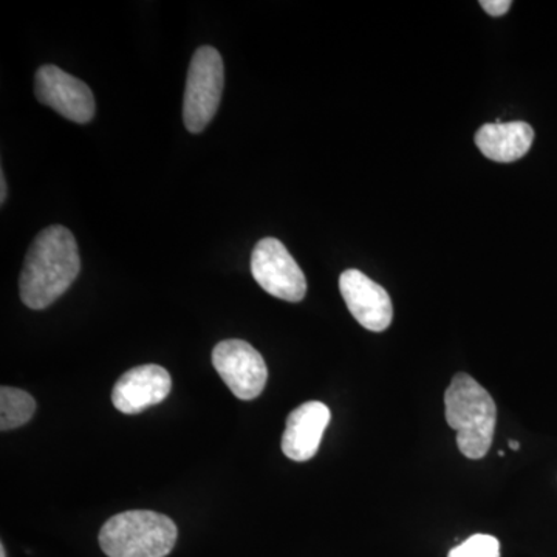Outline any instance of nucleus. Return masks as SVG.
<instances>
[{"label":"nucleus","instance_id":"nucleus-1","mask_svg":"<svg viewBox=\"0 0 557 557\" xmlns=\"http://www.w3.org/2000/svg\"><path fill=\"white\" fill-rule=\"evenodd\" d=\"M81 258L72 231L61 225L40 231L25 256L20 278L22 302L42 310L60 299L78 277Z\"/></svg>","mask_w":557,"mask_h":557},{"label":"nucleus","instance_id":"nucleus-2","mask_svg":"<svg viewBox=\"0 0 557 557\" xmlns=\"http://www.w3.org/2000/svg\"><path fill=\"white\" fill-rule=\"evenodd\" d=\"M445 413L465 457L479 460L490 453L497 423L496 403L468 373H457L446 388Z\"/></svg>","mask_w":557,"mask_h":557},{"label":"nucleus","instance_id":"nucleus-3","mask_svg":"<svg viewBox=\"0 0 557 557\" xmlns=\"http://www.w3.org/2000/svg\"><path fill=\"white\" fill-rule=\"evenodd\" d=\"M177 536L174 520L139 509L110 518L101 528L100 545L109 557H166Z\"/></svg>","mask_w":557,"mask_h":557},{"label":"nucleus","instance_id":"nucleus-4","mask_svg":"<svg viewBox=\"0 0 557 557\" xmlns=\"http://www.w3.org/2000/svg\"><path fill=\"white\" fill-rule=\"evenodd\" d=\"M225 84V67L218 50L200 47L190 60L185 98H183V121L190 134L207 129L218 112Z\"/></svg>","mask_w":557,"mask_h":557},{"label":"nucleus","instance_id":"nucleus-5","mask_svg":"<svg viewBox=\"0 0 557 557\" xmlns=\"http://www.w3.org/2000/svg\"><path fill=\"white\" fill-rule=\"evenodd\" d=\"M251 273L269 295L287 302H300L307 295V278L281 240L267 237L251 255Z\"/></svg>","mask_w":557,"mask_h":557},{"label":"nucleus","instance_id":"nucleus-6","mask_svg":"<svg viewBox=\"0 0 557 557\" xmlns=\"http://www.w3.org/2000/svg\"><path fill=\"white\" fill-rule=\"evenodd\" d=\"M212 364L237 398L249 401L262 394L269 369L262 355L242 339H226L212 350Z\"/></svg>","mask_w":557,"mask_h":557},{"label":"nucleus","instance_id":"nucleus-7","mask_svg":"<svg viewBox=\"0 0 557 557\" xmlns=\"http://www.w3.org/2000/svg\"><path fill=\"white\" fill-rule=\"evenodd\" d=\"M36 98L73 123L86 124L95 115V98L84 81L57 65H42L35 76Z\"/></svg>","mask_w":557,"mask_h":557},{"label":"nucleus","instance_id":"nucleus-8","mask_svg":"<svg viewBox=\"0 0 557 557\" xmlns=\"http://www.w3.org/2000/svg\"><path fill=\"white\" fill-rule=\"evenodd\" d=\"M339 289L351 317L370 332H384L394 319V307L386 289L359 270L341 274Z\"/></svg>","mask_w":557,"mask_h":557},{"label":"nucleus","instance_id":"nucleus-9","mask_svg":"<svg viewBox=\"0 0 557 557\" xmlns=\"http://www.w3.org/2000/svg\"><path fill=\"white\" fill-rule=\"evenodd\" d=\"M170 372L157 364L138 366L124 373L112 392L113 406L126 416H137L168 398Z\"/></svg>","mask_w":557,"mask_h":557},{"label":"nucleus","instance_id":"nucleus-10","mask_svg":"<svg viewBox=\"0 0 557 557\" xmlns=\"http://www.w3.org/2000/svg\"><path fill=\"white\" fill-rule=\"evenodd\" d=\"M330 420L332 413L321 401L304 403L293 410L282 435V450L285 456L295 461H307L317 456Z\"/></svg>","mask_w":557,"mask_h":557},{"label":"nucleus","instance_id":"nucleus-11","mask_svg":"<svg viewBox=\"0 0 557 557\" xmlns=\"http://www.w3.org/2000/svg\"><path fill=\"white\" fill-rule=\"evenodd\" d=\"M534 131L525 121L485 124L475 134V145L486 159L512 163L527 156L533 145Z\"/></svg>","mask_w":557,"mask_h":557},{"label":"nucleus","instance_id":"nucleus-12","mask_svg":"<svg viewBox=\"0 0 557 557\" xmlns=\"http://www.w3.org/2000/svg\"><path fill=\"white\" fill-rule=\"evenodd\" d=\"M35 398L27 392L9 386L0 388V429L2 431L24 426L35 416Z\"/></svg>","mask_w":557,"mask_h":557},{"label":"nucleus","instance_id":"nucleus-13","mask_svg":"<svg viewBox=\"0 0 557 557\" xmlns=\"http://www.w3.org/2000/svg\"><path fill=\"white\" fill-rule=\"evenodd\" d=\"M448 557H500V544L490 534H474L450 549Z\"/></svg>","mask_w":557,"mask_h":557},{"label":"nucleus","instance_id":"nucleus-14","mask_svg":"<svg viewBox=\"0 0 557 557\" xmlns=\"http://www.w3.org/2000/svg\"><path fill=\"white\" fill-rule=\"evenodd\" d=\"M480 5L494 17L504 16L511 9V0H480Z\"/></svg>","mask_w":557,"mask_h":557},{"label":"nucleus","instance_id":"nucleus-15","mask_svg":"<svg viewBox=\"0 0 557 557\" xmlns=\"http://www.w3.org/2000/svg\"><path fill=\"white\" fill-rule=\"evenodd\" d=\"M0 185H2V193H0V201H2V203H5V199H7V180H5V175H3V172H2V177H0Z\"/></svg>","mask_w":557,"mask_h":557},{"label":"nucleus","instance_id":"nucleus-16","mask_svg":"<svg viewBox=\"0 0 557 557\" xmlns=\"http://www.w3.org/2000/svg\"><path fill=\"white\" fill-rule=\"evenodd\" d=\"M509 448L515 449V450H519L520 449V445H519L518 442H515V440H511V442H509Z\"/></svg>","mask_w":557,"mask_h":557},{"label":"nucleus","instance_id":"nucleus-17","mask_svg":"<svg viewBox=\"0 0 557 557\" xmlns=\"http://www.w3.org/2000/svg\"><path fill=\"white\" fill-rule=\"evenodd\" d=\"M0 557H7L5 547H3V544L0 545Z\"/></svg>","mask_w":557,"mask_h":557}]
</instances>
